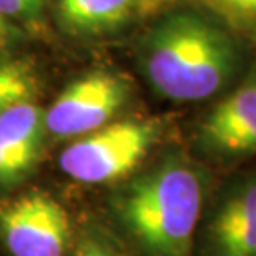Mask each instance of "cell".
Segmentation results:
<instances>
[{"instance_id":"obj_12","label":"cell","mask_w":256,"mask_h":256,"mask_svg":"<svg viewBox=\"0 0 256 256\" xmlns=\"http://www.w3.org/2000/svg\"><path fill=\"white\" fill-rule=\"evenodd\" d=\"M45 0H0V15L12 18H34L44 10Z\"/></svg>"},{"instance_id":"obj_13","label":"cell","mask_w":256,"mask_h":256,"mask_svg":"<svg viewBox=\"0 0 256 256\" xmlns=\"http://www.w3.org/2000/svg\"><path fill=\"white\" fill-rule=\"evenodd\" d=\"M75 256H116L108 246L102 244L98 242H86L82 246Z\"/></svg>"},{"instance_id":"obj_1","label":"cell","mask_w":256,"mask_h":256,"mask_svg":"<svg viewBox=\"0 0 256 256\" xmlns=\"http://www.w3.org/2000/svg\"><path fill=\"white\" fill-rule=\"evenodd\" d=\"M140 64L153 88L173 102L212 98L246 74L240 38L198 12L158 22L142 40Z\"/></svg>"},{"instance_id":"obj_9","label":"cell","mask_w":256,"mask_h":256,"mask_svg":"<svg viewBox=\"0 0 256 256\" xmlns=\"http://www.w3.org/2000/svg\"><path fill=\"white\" fill-rule=\"evenodd\" d=\"M136 0H60L64 22L76 32H105L130 17Z\"/></svg>"},{"instance_id":"obj_2","label":"cell","mask_w":256,"mask_h":256,"mask_svg":"<svg viewBox=\"0 0 256 256\" xmlns=\"http://www.w3.org/2000/svg\"><path fill=\"white\" fill-rule=\"evenodd\" d=\"M210 173L172 153L116 193V218L142 256H193Z\"/></svg>"},{"instance_id":"obj_6","label":"cell","mask_w":256,"mask_h":256,"mask_svg":"<svg viewBox=\"0 0 256 256\" xmlns=\"http://www.w3.org/2000/svg\"><path fill=\"white\" fill-rule=\"evenodd\" d=\"M0 234L12 256H64L68 214L48 194L28 193L0 210Z\"/></svg>"},{"instance_id":"obj_4","label":"cell","mask_w":256,"mask_h":256,"mask_svg":"<svg viewBox=\"0 0 256 256\" xmlns=\"http://www.w3.org/2000/svg\"><path fill=\"white\" fill-rule=\"evenodd\" d=\"M196 246L200 256H256V168L232 173L210 193Z\"/></svg>"},{"instance_id":"obj_5","label":"cell","mask_w":256,"mask_h":256,"mask_svg":"<svg viewBox=\"0 0 256 256\" xmlns=\"http://www.w3.org/2000/svg\"><path fill=\"white\" fill-rule=\"evenodd\" d=\"M130 85L122 75L92 72L58 95L44 116L45 130L55 136H80L100 130L126 104Z\"/></svg>"},{"instance_id":"obj_15","label":"cell","mask_w":256,"mask_h":256,"mask_svg":"<svg viewBox=\"0 0 256 256\" xmlns=\"http://www.w3.org/2000/svg\"><path fill=\"white\" fill-rule=\"evenodd\" d=\"M156 2H158V4H160V2H162V0H156Z\"/></svg>"},{"instance_id":"obj_3","label":"cell","mask_w":256,"mask_h":256,"mask_svg":"<svg viewBox=\"0 0 256 256\" xmlns=\"http://www.w3.org/2000/svg\"><path fill=\"white\" fill-rule=\"evenodd\" d=\"M158 135L155 120L115 122L66 146L58 165L70 178L88 185L118 180L140 165Z\"/></svg>"},{"instance_id":"obj_7","label":"cell","mask_w":256,"mask_h":256,"mask_svg":"<svg viewBox=\"0 0 256 256\" xmlns=\"http://www.w3.org/2000/svg\"><path fill=\"white\" fill-rule=\"evenodd\" d=\"M198 145L206 156L224 163L256 156V66L203 118Z\"/></svg>"},{"instance_id":"obj_8","label":"cell","mask_w":256,"mask_h":256,"mask_svg":"<svg viewBox=\"0 0 256 256\" xmlns=\"http://www.w3.org/2000/svg\"><path fill=\"white\" fill-rule=\"evenodd\" d=\"M45 114L22 102L0 115V183H12L32 168L42 140Z\"/></svg>"},{"instance_id":"obj_14","label":"cell","mask_w":256,"mask_h":256,"mask_svg":"<svg viewBox=\"0 0 256 256\" xmlns=\"http://www.w3.org/2000/svg\"><path fill=\"white\" fill-rule=\"evenodd\" d=\"M0 34H7V22H5V18L0 15Z\"/></svg>"},{"instance_id":"obj_10","label":"cell","mask_w":256,"mask_h":256,"mask_svg":"<svg viewBox=\"0 0 256 256\" xmlns=\"http://www.w3.org/2000/svg\"><path fill=\"white\" fill-rule=\"evenodd\" d=\"M238 38L256 44V0H194Z\"/></svg>"},{"instance_id":"obj_11","label":"cell","mask_w":256,"mask_h":256,"mask_svg":"<svg viewBox=\"0 0 256 256\" xmlns=\"http://www.w3.org/2000/svg\"><path fill=\"white\" fill-rule=\"evenodd\" d=\"M37 88L34 68L25 60L0 62V115L10 106L30 102Z\"/></svg>"}]
</instances>
